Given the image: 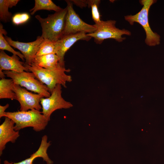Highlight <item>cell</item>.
Instances as JSON below:
<instances>
[{
    "label": "cell",
    "instance_id": "cell-9",
    "mask_svg": "<svg viewBox=\"0 0 164 164\" xmlns=\"http://www.w3.org/2000/svg\"><path fill=\"white\" fill-rule=\"evenodd\" d=\"M13 90L15 94L16 100L20 104V111H26L33 109L40 111L42 109L40 100L44 97L42 95L29 92L26 89L15 84L14 85Z\"/></svg>",
    "mask_w": 164,
    "mask_h": 164
},
{
    "label": "cell",
    "instance_id": "cell-3",
    "mask_svg": "<svg viewBox=\"0 0 164 164\" xmlns=\"http://www.w3.org/2000/svg\"><path fill=\"white\" fill-rule=\"evenodd\" d=\"M67 12L66 7L60 11L48 15L46 18L36 15L35 17L40 22L42 28L41 36L55 42L60 39L64 30Z\"/></svg>",
    "mask_w": 164,
    "mask_h": 164
},
{
    "label": "cell",
    "instance_id": "cell-15",
    "mask_svg": "<svg viewBox=\"0 0 164 164\" xmlns=\"http://www.w3.org/2000/svg\"><path fill=\"white\" fill-rule=\"evenodd\" d=\"M15 83L12 79H1L0 80V99L16 100V95L13 90Z\"/></svg>",
    "mask_w": 164,
    "mask_h": 164
},
{
    "label": "cell",
    "instance_id": "cell-14",
    "mask_svg": "<svg viewBox=\"0 0 164 164\" xmlns=\"http://www.w3.org/2000/svg\"><path fill=\"white\" fill-rule=\"evenodd\" d=\"M59 61V57L56 54H51L35 56L32 62L42 68L52 69L60 64Z\"/></svg>",
    "mask_w": 164,
    "mask_h": 164
},
{
    "label": "cell",
    "instance_id": "cell-13",
    "mask_svg": "<svg viewBox=\"0 0 164 164\" xmlns=\"http://www.w3.org/2000/svg\"><path fill=\"white\" fill-rule=\"evenodd\" d=\"M20 57L13 54L10 56L3 50L0 51V69L3 71H11L18 73L23 71L29 72L24 65L25 63L19 60Z\"/></svg>",
    "mask_w": 164,
    "mask_h": 164
},
{
    "label": "cell",
    "instance_id": "cell-21",
    "mask_svg": "<svg viewBox=\"0 0 164 164\" xmlns=\"http://www.w3.org/2000/svg\"><path fill=\"white\" fill-rule=\"evenodd\" d=\"M87 4L88 8H91L92 18L95 24L99 23L101 20L98 7L100 1L98 0H87Z\"/></svg>",
    "mask_w": 164,
    "mask_h": 164
},
{
    "label": "cell",
    "instance_id": "cell-1",
    "mask_svg": "<svg viewBox=\"0 0 164 164\" xmlns=\"http://www.w3.org/2000/svg\"><path fill=\"white\" fill-rule=\"evenodd\" d=\"M24 66L30 72L33 73L36 78L47 87L51 93L58 84H60L65 88L67 87V82L72 81L71 76L67 74L65 72H69L70 69H66L60 64L56 68L47 69L42 68L32 62L30 65L24 63Z\"/></svg>",
    "mask_w": 164,
    "mask_h": 164
},
{
    "label": "cell",
    "instance_id": "cell-8",
    "mask_svg": "<svg viewBox=\"0 0 164 164\" xmlns=\"http://www.w3.org/2000/svg\"><path fill=\"white\" fill-rule=\"evenodd\" d=\"M62 85L58 84L53 89L50 96L48 97H42L40 100L42 113L49 121L51 114L59 109H68L73 107L72 104L66 101L62 96Z\"/></svg>",
    "mask_w": 164,
    "mask_h": 164
},
{
    "label": "cell",
    "instance_id": "cell-11",
    "mask_svg": "<svg viewBox=\"0 0 164 164\" xmlns=\"http://www.w3.org/2000/svg\"><path fill=\"white\" fill-rule=\"evenodd\" d=\"M91 37L84 32H79L63 36L57 41L59 50L56 53L59 59L60 65L65 67L64 57L67 50L76 42L79 40H89Z\"/></svg>",
    "mask_w": 164,
    "mask_h": 164
},
{
    "label": "cell",
    "instance_id": "cell-23",
    "mask_svg": "<svg viewBox=\"0 0 164 164\" xmlns=\"http://www.w3.org/2000/svg\"><path fill=\"white\" fill-rule=\"evenodd\" d=\"M77 5L80 8L85 7L87 5V0H71Z\"/></svg>",
    "mask_w": 164,
    "mask_h": 164
},
{
    "label": "cell",
    "instance_id": "cell-4",
    "mask_svg": "<svg viewBox=\"0 0 164 164\" xmlns=\"http://www.w3.org/2000/svg\"><path fill=\"white\" fill-rule=\"evenodd\" d=\"M156 1L142 0L140 1L142 5L141 10L135 15L125 16V19L131 25L136 22L139 24L144 29L146 34L145 43L149 46L159 45L160 42V36L151 29L149 21L148 15L150 7Z\"/></svg>",
    "mask_w": 164,
    "mask_h": 164
},
{
    "label": "cell",
    "instance_id": "cell-18",
    "mask_svg": "<svg viewBox=\"0 0 164 164\" xmlns=\"http://www.w3.org/2000/svg\"><path fill=\"white\" fill-rule=\"evenodd\" d=\"M63 9L56 5L51 0H35V5L29 11L31 15L39 10H53L56 12L61 11Z\"/></svg>",
    "mask_w": 164,
    "mask_h": 164
},
{
    "label": "cell",
    "instance_id": "cell-2",
    "mask_svg": "<svg viewBox=\"0 0 164 164\" xmlns=\"http://www.w3.org/2000/svg\"><path fill=\"white\" fill-rule=\"evenodd\" d=\"M4 117L9 118L14 121L15 129L16 131L31 127L35 131L40 132L45 128L49 122L42 112L36 109L26 111L5 112Z\"/></svg>",
    "mask_w": 164,
    "mask_h": 164
},
{
    "label": "cell",
    "instance_id": "cell-20",
    "mask_svg": "<svg viewBox=\"0 0 164 164\" xmlns=\"http://www.w3.org/2000/svg\"><path fill=\"white\" fill-rule=\"evenodd\" d=\"M47 149L44 146L40 145L38 150L32 154L30 157L24 160L18 162H14V164H33L34 160L38 157H41L43 160H46L48 157Z\"/></svg>",
    "mask_w": 164,
    "mask_h": 164
},
{
    "label": "cell",
    "instance_id": "cell-7",
    "mask_svg": "<svg viewBox=\"0 0 164 164\" xmlns=\"http://www.w3.org/2000/svg\"><path fill=\"white\" fill-rule=\"evenodd\" d=\"M65 1L67 3V12L66 18L65 27L62 37L79 32L88 34L94 32L96 30L95 25L89 24L83 21L74 10L71 1Z\"/></svg>",
    "mask_w": 164,
    "mask_h": 164
},
{
    "label": "cell",
    "instance_id": "cell-5",
    "mask_svg": "<svg viewBox=\"0 0 164 164\" xmlns=\"http://www.w3.org/2000/svg\"><path fill=\"white\" fill-rule=\"evenodd\" d=\"M116 21L108 20H101L98 23L94 25L96 30L93 32L87 34V35L93 38L94 42L97 44H101L103 41L108 39H112L119 42H122L125 39L123 35L130 36L131 32L125 29H120L115 26Z\"/></svg>",
    "mask_w": 164,
    "mask_h": 164
},
{
    "label": "cell",
    "instance_id": "cell-26",
    "mask_svg": "<svg viewBox=\"0 0 164 164\" xmlns=\"http://www.w3.org/2000/svg\"><path fill=\"white\" fill-rule=\"evenodd\" d=\"M3 164H14L13 163L10 162L7 160H5L3 162Z\"/></svg>",
    "mask_w": 164,
    "mask_h": 164
},
{
    "label": "cell",
    "instance_id": "cell-24",
    "mask_svg": "<svg viewBox=\"0 0 164 164\" xmlns=\"http://www.w3.org/2000/svg\"><path fill=\"white\" fill-rule=\"evenodd\" d=\"M9 107V104H6L4 106L0 105V118L4 117V115L5 110Z\"/></svg>",
    "mask_w": 164,
    "mask_h": 164
},
{
    "label": "cell",
    "instance_id": "cell-17",
    "mask_svg": "<svg viewBox=\"0 0 164 164\" xmlns=\"http://www.w3.org/2000/svg\"><path fill=\"white\" fill-rule=\"evenodd\" d=\"M19 0H0V19L1 21L7 22L11 20L12 14L9 11V8H12L16 5Z\"/></svg>",
    "mask_w": 164,
    "mask_h": 164
},
{
    "label": "cell",
    "instance_id": "cell-12",
    "mask_svg": "<svg viewBox=\"0 0 164 164\" xmlns=\"http://www.w3.org/2000/svg\"><path fill=\"white\" fill-rule=\"evenodd\" d=\"M15 123L10 118L5 117L4 121L0 125V155L8 142L14 143L19 136V131L15 129Z\"/></svg>",
    "mask_w": 164,
    "mask_h": 164
},
{
    "label": "cell",
    "instance_id": "cell-19",
    "mask_svg": "<svg viewBox=\"0 0 164 164\" xmlns=\"http://www.w3.org/2000/svg\"><path fill=\"white\" fill-rule=\"evenodd\" d=\"M3 25L0 24V50H6L12 53L13 54L18 56L23 61L25 60L23 55L20 52L16 51L13 49L5 39L3 35H6L7 32L3 28Z\"/></svg>",
    "mask_w": 164,
    "mask_h": 164
},
{
    "label": "cell",
    "instance_id": "cell-6",
    "mask_svg": "<svg viewBox=\"0 0 164 164\" xmlns=\"http://www.w3.org/2000/svg\"><path fill=\"white\" fill-rule=\"evenodd\" d=\"M3 72L7 77L13 80L15 84L41 94L45 97L50 96L51 93L47 87L38 80L33 73L25 71L18 73L6 70Z\"/></svg>",
    "mask_w": 164,
    "mask_h": 164
},
{
    "label": "cell",
    "instance_id": "cell-16",
    "mask_svg": "<svg viewBox=\"0 0 164 164\" xmlns=\"http://www.w3.org/2000/svg\"><path fill=\"white\" fill-rule=\"evenodd\" d=\"M59 50L57 41L44 38L35 56L51 54H56Z\"/></svg>",
    "mask_w": 164,
    "mask_h": 164
},
{
    "label": "cell",
    "instance_id": "cell-22",
    "mask_svg": "<svg viewBox=\"0 0 164 164\" xmlns=\"http://www.w3.org/2000/svg\"><path fill=\"white\" fill-rule=\"evenodd\" d=\"M29 18V15L27 13H19L15 14L13 16L12 20L14 24L19 25L26 22Z\"/></svg>",
    "mask_w": 164,
    "mask_h": 164
},
{
    "label": "cell",
    "instance_id": "cell-25",
    "mask_svg": "<svg viewBox=\"0 0 164 164\" xmlns=\"http://www.w3.org/2000/svg\"><path fill=\"white\" fill-rule=\"evenodd\" d=\"M5 75L3 71L0 69V77L1 79L5 78Z\"/></svg>",
    "mask_w": 164,
    "mask_h": 164
},
{
    "label": "cell",
    "instance_id": "cell-10",
    "mask_svg": "<svg viewBox=\"0 0 164 164\" xmlns=\"http://www.w3.org/2000/svg\"><path fill=\"white\" fill-rule=\"evenodd\" d=\"M6 40L12 46L19 50L24 56L25 63L30 65L39 48L44 38L41 36H38L34 41L24 43L12 40L11 38L5 36Z\"/></svg>",
    "mask_w": 164,
    "mask_h": 164
}]
</instances>
